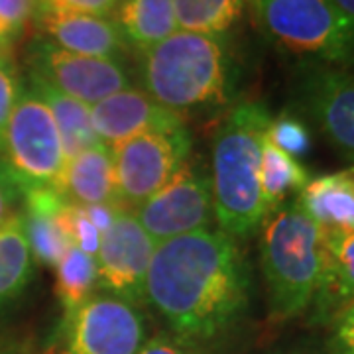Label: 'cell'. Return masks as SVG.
<instances>
[{"label":"cell","instance_id":"cell-20","mask_svg":"<svg viewBox=\"0 0 354 354\" xmlns=\"http://www.w3.org/2000/svg\"><path fill=\"white\" fill-rule=\"evenodd\" d=\"M309 181V174L299 160L291 158L286 152L276 148L264 136L262 142V162H260V185L264 195L268 215L279 209L288 195L304 189Z\"/></svg>","mask_w":354,"mask_h":354},{"label":"cell","instance_id":"cell-2","mask_svg":"<svg viewBox=\"0 0 354 354\" xmlns=\"http://www.w3.org/2000/svg\"><path fill=\"white\" fill-rule=\"evenodd\" d=\"M138 73L144 93L179 114L227 104L234 88V65L225 36L177 30L140 51Z\"/></svg>","mask_w":354,"mask_h":354},{"label":"cell","instance_id":"cell-24","mask_svg":"<svg viewBox=\"0 0 354 354\" xmlns=\"http://www.w3.org/2000/svg\"><path fill=\"white\" fill-rule=\"evenodd\" d=\"M266 138L291 158L299 160L311 150V132L304 120L293 113L274 116L266 130Z\"/></svg>","mask_w":354,"mask_h":354},{"label":"cell","instance_id":"cell-31","mask_svg":"<svg viewBox=\"0 0 354 354\" xmlns=\"http://www.w3.org/2000/svg\"><path fill=\"white\" fill-rule=\"evenodd\" d=\"M14 195H16L14 185L8 181V177L4 176V171L0 169V227L16 213V209H14V201H16Z\"/></svg>","mask_w":354,"mask_h":354},{"label":"cell","instance_id":"cell-26","mask_svg":"<svg viewBox=\"0 0 354 354\" xmlns=\"http://www.w3.org/2000/svg\"><path fill=\"white\" fill-rule=\"evenodd\" d=\"M38 12V0H0V48H8L26 32Z\"/></svg>","mask_w":354,"mask_h":354},{"label":"cell","instance_id":"cell-10","mask_svg":"<svg viewBox=\"0 0 354 354\" xmlns=\"http://www.w3.org/2000/svg\"><path fill=\"white\" fill-rule=\"evenodd\" d=\"M134 216L156 242L205 230L215 218L211 179L187 160Z\"/></svg>","mask_w":354,"mask_h":354},{"label":"cell","instance_id":"cell-23","mask_svg":"<svg viewBox=\"0 0 354 354\" xmlns=\"http://www.w3.org/2000/svg\"><path fill=\"white\" fill-rule=\"evenodd\" d=\"M28 242L39 264L53 266L64 258V254L73 246L55 221V216H39L24 213Z\"/></svg>","mask_w":354,"mask_h":354},{"label":"cell","instance_id":"cell-17","mask_svg":"<svg viewBox=\"0 0 354 354\" xmlns=\"http://www.w3.org/2000/svg\"><path fill=\"white\" fill-rule=\"evenodd\" d=\"M128 48L146 51L179 30L171 0H120L113 14Z\"/></svg>","mask_w":354,"mask_h":354},{"label":"cell","instance_id":"cell-1","mask_svg":"<svg viewBox=\"0 0 354 354\" xmlns=\"http://www.w3.org/2000/svg\"><path fill=\"white\" fill-rule=\"evenodd\" d=\"M250 274L234 236L205 228L158 242L144 299L179 341L209 342L248 307Z\"/></svg>","mask_w":354,"mask_h":354},{"label":"cell","instance_id":"cell-6","mask_svg":"<svg viewBox=\"0 0 354 354\" xmlns=\"http://www.w3.org/2000/svg\"><path fill=\"white\" fill-rule=\"evenodd\" d=\"M64 144L48 104L22 83L0 148V169L14 189H55L64 174Z\"/></svg>","mask_w":354,"mask_h":354},{"label":"cell","instance_id":"cell-18","mask_svg":"<svg viewBox=\"0 0 354 354\" xmlns=\"http://www.w3.org/2000/svg\"><path fill=\"white\" fill-rule=\"evenodd\" d=\"M26 83L38 93L39 99L48 104V109L53 114V120L57 124L62 144H64L65 162L75 158L77 153L101 144V140L97 138V134L93 130L88 104L51 87L50 83H46L44 79H39L34 73H28Z\"/></svg>","mask_w":354,"mask_h":354},{"label":"cell","instance_id":"cell-3","mask_svg":"<svg viewBox=\"0 0 354 354\" xmlns=\"http://www.w3.org/2000/svg\"><path fill=\"white\" fill-rule=\"evenodd\" d=\"M272 116L260 102H241L225 118L213 142L211 191L215 221L230 236H250L264 225L260 162Z\"/></svg>","mask_w":354,"mask_h":354},{"label":"cell","instance_id":"cell-21","mask_svg":"<svg viewBox=\"0 0 354 354\" xmlns=\"http://www.w3.org/2000/svg\"><path fill=\"white\" fill-rule=\"evenodd\" d=\"M179 30L225 36L242 18L246 0H171Z\"/></svg>","mask_w":354,"mask_h":354},{"label":"cell","instance_id":"cell-4","mask_svg":"<svg viewBox=\"0 0 354 354\" xmlns=\"http://www.w3.org/2000/svg\"><path fill=\"white\" fill-rule=\"evenodd\" d=\"M268 317L283 323L313 304L325 274V232L297 203L266 216L260 241Z\"/></svg>","mask_w":354,"mask_h":354},{"label":"cell","instance_id":"cell-22","mask_svg":"<svg viewBox=\"0 0 354 354\" xmlns=\"http://www.w3.org/2000/svg\"><path fill=\"white\" fill-rule=\"evenodd\" d=\"M97 288V264L77 246H71L64 258L55 264V295L65 313H71L88 297L95 295Z\"/></svg>","mask_w":354,"mask_h":354},{"label":"cell","instance_id":"cell-15","mask_svg":"<svg viewBox=\"0 0 354 354\" xmlns=\"http://www.w3.org/2000/svg\"><path fill=\"white\" fill-rule=\"evenodd\" d=\"M55 191L79 207L113 205L122 209L116 195L113 150L99 144L67 160Z\"/></svg>","mask_w":354,"mask_h":354},{"label":"cell","instance_id":"cell-7","mask_svg":"<svg viewBox=\"0 0 354 354\" xmlns=\"http://www.w3.org/2000/svg\"><path fill=\"white\" fill-rule=\"evenodd\" d=\"M113 150L116 195L122 209L134 211L153 197L189 160L191 138L181 132H146Z\"/></svg>","mask_w":354,"mask_h":354},{"label":"cell","instance_id":"cell-25","mask_svg":"<svg viewBox=\"0 0 354 354\" xmlns=\"http://www.w3.org/2000/svg\"><path fill=\"white\" fill-rule=\"evenodd\" d=\"M55 221L59 223L65 236L69 239L73 246L95 258V254L99 250V242H101V232L88 221L83 207L67 203L64 209L55 215Z\"/></svg>","mask_w":354,"mask_h":354},{"label":"cell","instance_id":"cell-27","mask_svg":"<svg viewBox=\"0 0 354 354\" xmlns=\"http://www.w3.org/2000/svg\"><path fill=\"white\" fill-rule=\"evenodd\" d=\"M20 91H22V81L18 77V69L14 65L12 57L8 55V51L2 50L0 51V148H2L8 120L20 97Z\"/></svg>","mask_w":354,"mask_h":354},{"label":"cell","instance_id":"cell-8","mask_svg":"<svg viewBox=\"0 0 354 354\" xmlns=\"http://www.w3.org/2000/svg\"><path fill=\"white\" fill-rule=\"evenodd\" d=\"M148 341L138 307L114 295H93L59 329V354H136Z\"/></svg>","mask_w":354,"mask_h":354},{"label":"cell","instance_id":"cell-13","mask_svg":"<svg viewBox=\"0 0 354 354\" xmlns=\"http://www.w3.org/2000/svg\"><path fill=\"white\" fill-rule=\"evenodd\" d=\"M91 122L97 138L106 148L146 132L187 130L183 116L165 109L140 88L128 87L91 106Z\"/></svg>","mask_w":354,"mask_h":354},{"label":"cell","instance_id":"cell-11","mask_svg":"<svg viewBox=\"0 0 354 354\" xmlns=\"http://www.w3.org/2000/svg\"><path fill=\"white\" fill-rule=\"evenodd\" d=\"M158 242L142 228L132 211L118 209L101 234L95 254L97 286L128 304L144 301L146 278Z\"/></svg>","mask_w":354,"mask_h":354},{"label":"cell","instance_id":"cell-9","mask_svg":"<svg viewBox=\"0 0 354 354\" xmlns=\"http://www.w3.org/2000/svg\"><path fill=\"white\" fill-rule=\"evenodd\" d=\"M26 62L30 73L88 106L130 87V77L118 59L73 53L46 38L28 46Z\"/></svg>","mask_w":354,"mask_h":354},{"label":"cell","instance_id":"cell-29","mask_svg":"<svg viewBox=\"0 0 354 354\" xmlns=\"http://www.w3.org/2000/svg\"><path fill=\"white\" fill-rule=\"evenodd\" d=\"M330 354H354V301L330 319Z\"/></svg>","mask_w":354,"mask_h":354},{"label":"cell","instance_id":"cell-30","mask_svg":"<svg viewBox=\"0 0 354 354\" xmlns=\"http://www.w3.org/2000/svg\"><path fill=\"white\" fill-rule=\"evenodd\" d=\"M136 354H195L191 351V344L179 341L176 337L158 335L153 339H148L144 346Z\"/></svg>","mask_w":354,"mask_h":354},{"label":"cell","instance_id":"cell-36","mask_svg":"<svg viewBox=\"0 0 354 354\" xmlns=\"http://www.w3.org/2000/svg\"><path fill=\"white\" fill-rule=\"evenodd\" d=\"M2 50H4V48H0V51H2Z\"/></svg>","mask_w":354,"mask_h":354},{"label":"cell","instance_id":"cell-33","mask_svg":"<svg viewBox=\"0 0 354 354\" xmlns=\"http://www.w3.org/2000/svg\"><path fill=\"white\" fill-rule=\"evenodd\" d=\"M339 8H341L342 12L348 14L351 18H354V0H333Z\"/></svg>","mask_w":354,"mask_h":354},{"label":"cell","instance_id":"cell-19","mask_svg":"<svg viewBox=\"0 0 354 354\" xmlns=\"http://www.w3.org/2000/svg\"><path fill=\"white\" fill-rule=\"evenodd\" d=\"M34 262L24 213L16 211L0 227V311L12 305L30 286Z\"/></svg>","mask_w":354,"mask_h":354},{"label":"cell","instance_id":"cell-28","mask_svg":"<svg viewBox=\"0 0 354 354\" xmlns=\"http://www.w3.org/2000/svg\"><path fill=\"white\" fill-rule=\"evenodd\" d=\"M120 0H38V12L91 14V16H113Z\"/></svg>","mask_w":354,"mask_h":354},{"label":"cell","instance_id":"cell-16","mask_svg":"<svg viewBox=\"0 0 354 354\" xmlns=\"http://www.w3.org/2000/svg\"><path fill=\"white\" fill-rule=\"evenodd\" d=\"M295 203L323 232H354V167L309 179Z\"/></svg>","mask_w":354,"mask_h":354},{"label":"cell","instance_id":"cell-34","mask_svg":"<svg viewBox=\"0 0 354 354\" xmlns=\"http://www.w3.org/2000/svg\"><path fill=\"white\" fill-rule=\"evenodd\" d=\"M0 354H18V351L8 346V344H4V342H0Z\"/></svg>","mask_w":354,"mask_h":354},{"label":"cell","instance_id":"cell-32","mask_svg":"<svg viewBox=\"0 0 354 354\" xmlns=\"http://www.w3.org/2000/svg\"><path fill=\"white\" fill-rule=\"evenodd\" d=\"M85 213H87L88 221L97 227L99 232H104L106 228L111 227V223L114 221V215H116V207L113 205H93V207H83Z\"/></svg>","mask_w":354,"mask_h":354},{"label":"cell","instance_id":"cell-35","mask_svg":"<svg viewBox=\"0 0 354 354\" xmlns=\"http://www.w3.org/2000/svg\"><path fill=\"white\" fill-rule=\"evenodd\" d=\"M246 4L250 6V10H252V14L256 16V10H258V0H246Z\"/></svg>","mask_w":354,"mask_h":354},{"label":"cell","instance_id":"cell-5","mask_svg":"<svg viewBox=\"0 0 354 354\" xmlns=\"http://www.w3.org/2000/svg\"><path fill=\"white\" fill-rule=\"evenodd\" d=\"M256 18L283 50L354 71V18L333 0H258Z\"/></svg>","mask_w":354,"mask_h":354},{"label":"cell","instance_id":"cell-14","mask_svg":"<svg viewBox=\"0 0 354 354\" xmlns=\"http://www.w3.org/2000/svg\"><path fill=\"white\" fill-rule=\"evenodd\" d=\"M34 22L38 24L41 38L73 53L118 59L128 50L127 39L113 18L39 10Z\"/></svg>","mask_w":354,"mask_h":354},{"label":"cell","instance_id":"cell-12","mask_svg":"<svg viewBox=\"0 0 354 354\" xmlns=\"http://www.w3.org/2000/svg\"><path fill=\"white\" fill-rule=\"evenodd\" d=\"M297 99L325 138L354 160V71L311 65L299 77Z\"/></svg>","mask_w":354,"mask_h":354}]
</instances>
